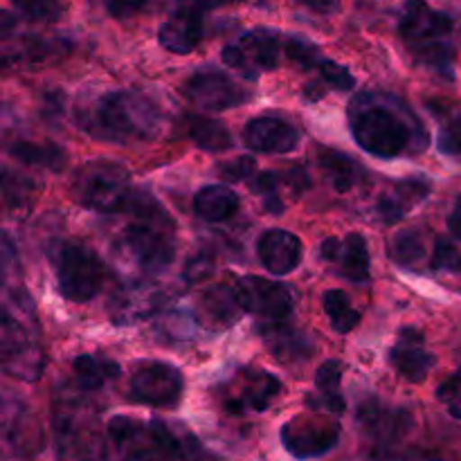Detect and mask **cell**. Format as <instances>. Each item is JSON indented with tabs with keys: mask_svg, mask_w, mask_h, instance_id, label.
Here are the masks:
<instances>
[{
	"mask_svg": "<svg viewBox=\"0 0 461 461\" xmlns=\"http://www.w3.org/2000/svg\"><path fill=\"white\" fill-rule=\"evenodd\" d=\"M318 162L324 169V174L329 176V180H331L333 189H336L338 194H347L349 189L356 187V183H358L360 167L356 165L349 156H345V153L324 149V151H320Z\"/></svg>",
	"mask_w": 461,
	"mask_h": 461,
	"instance_id": "obj_29",
	"label": "cell"
},
{
	"mask_svg": "<svg viewBox=\"0 0 461 461\" xmlns=\"http://www.w3.org/2000/svg\"><path fill=\"white\" fill-rule=\"evenodd\" d=\"M264 336L273 354L279 360H302L309 358L311 347L309 338L300 333L297 329L288 327L286 320H277V322H268L264 329Z\"/></svg>",
	"mask_w": 461,
	"mask_h": 461,
	"instance_id": "obj_25",
	"label": "cell"
},
{
	"mask_svg": "<svg viewBox=\"0 0 461 461\" xmlns=\"http://www.w3.org/2000/svg\"><path fill=\"white\" fill-rule=\"evenodd\" d=\"M338 264L342 266V275L354 284H363L369 279V250L363 234L349 232L342 239Z\"/></svg>",
	"mask_w": 461,
	"mask_h": 461,
	"instance_id": "obj_26",
	"label": "cell"
},
{
	"mask_svg": "<svg viewBox=\"0 0 461 461\" xmlns=\"http://www.w3.org/2000/svg\"><path fill=\"white\" fill-rule=\"evenodd\" d=\"M340 439V423L327 417H295L282 428L284 448L297 459L322 457L324 453L336 448Z\"/></svg>",
	"mask_w": 461,
	"mask_h": 461,
	"instance_id": "obj_12",
	"label": "cell"
},
{
	"mask_svg": "<svg viewBox=\"0 0 461 461\" xmlns=\"http://www.w3.org/2000/svg\"><path fill=\"white\" fill-rule=\"evenodd\" d=\"M194 210L207 223H223L232 219L239 210V196L228 187L212 185V187L201 189L194 198Z\"/></svg>",
	"mask_w": 461,
	"mask_h": 461,
	"instance_id": "obj_24",
	"label": "cell"
},
{
	"mask_svg": "<svg viewBox=\"0 0 461 461\" xmlns=\"http://www.w3.org/2000/svg\"><path fill=\"white\" fill-rule=\"evenodd\" d=\"M185 97L196 106L205 108V111H230L250 99L243 86H239L232 77H228L221 70H198L187 79L183 88Z\"/></svg>",
	"mask_w": 461,
	"mask_h": 461,
	"instance_id": "obj_13",
	"label": "cell"
},
{
	"mask_svg": "<svg viewBox=\"0 0 461 461\" xmlns=\"http://www.w3.org/2000/svg\"><path fill=\"white\" fill-rule=\"evenodd\" d=\"M243 144L255 153H291L300 144V133L277 117H257L243 129Z\"/></svg>",
	"mask_w": 461,
	"mask_h": 461,
	"instance_id": "obj_17",
	"label": "cell"
},
{
	"mask_svg": "<svg viewBox=\"0 0 461 461\" xmlns=\"http://www.w3.org/2000/svg\"><path fill=\"white\" fill-rule=\"evenodd\" d=\"M396 264L405 266H417L419 261L426 257V241H423V234L417 230H403V232L396 234L394 239V250H392Z\"/></svg>",
	"mask_w": 461,
	"mask_h": 461,
	"instance_id": "obj_33",
	"label": "cell"
},
{
	"mask_svg": "<svg viewBox=\"0 0 461 461\" xmlns=\"http://www.w3.org/2000/svg\"><path fill=\"white\" fill-rule=\"evenodd\" d=\"M255 189L266 203V210L273 212V214H282L284 203L279 201V176L273 174V171H264V174L257 176L255 180Z\"/></svg>",
	"mask_w": 461,
	"mask_h": 461,
	"instance_id": "obj_36",
	"label": "cell"
},
{
	"mask_svg": "<svg viewBox=\"0 0 461 461\" xmlns=\"http://www.w3.org/2000/svg\"><path fill=\"white\" fill-rule=\"evenodd\" d=\"M149 0H108V12L115 18H129L135 16L140 9L147 7Z\"/></svg>",
	"mask_w": 461,
	"mask_h": 461,
	"instance_id": "obj_44",
	"label": "cell"
},
{
	"mask_svg": "<svg viewBox=\"0 0 461 461\" xmlns=\"http://www.w3.org/2000/svg\"><path fill=\"white\" fill-rule=\"evenodd\" d=\"M77 376V385L84 392H95L104 385L106 381H113V378L120 376V367H117L113 360L95 358V356H79L72 363Z\"/></svg>",
	"mask_w": 461,
	"mask_h": 461,
	"instance_id": "obj_30",
	"label": "cell"
},
{
	"mask_svg": "<svg viewBox=\"0 0 461 461\" xmlns=\"http://www.w3.org/2000/svg\"><path fill=\"white\" fill-rule=\"evenodd\" d=\"M297 3H302L304 7L313 9L318 14H333L340 7V0H297Z\"/></svg>",
	"mask_w": 461,
	"mask_h": 461,
	"instance_id": "obj_45",
	"label": "cell"
},
{
	"mask_svg": "<svg viewBox=\"0 0 461 461\" xmlns=\"http://www.w3.org/2000/svg\"><path fill=\"white\" fill-rule=\"evenodd\" d=\"M432 268L444 273H461V252L450 241L439 239L432 255Z\"/></svg>",
	"mask_w": 461,
	"mask_h": 461,
	"instance_id": "obj_37",
	"label": "cell"
},
{
	"mask_svg": "<svg viewBox=\"0 0 461 461\" xmlns=\"http://www.w3.org/2000/svg\"><path fill=\"white\" fill-rule=\"evenodd\" d=\"M320 72H322V79L338 90H351L356 86L354 75L345 66H338L336 61L322 59L320 61Z\"/></svg>",
	"mask_w": 461,
	"mask_h": 461,
	"instance_id": "obj_39",
	"label": "cell"
},
{
	"mask_svg": "<svg viewBox=\"0 0 461 461\" xmlns=\"http://www.w3.org/2000/svg\"><path fill=\"white\" fill-rule=\"evenodd\" d=\"M286 52H288V59H291V61H295L297 66H302V68H313L315 63L320 66V61H322L318 54V48H313V45L306 43V41H300V39H288Z\"/></svg>",
	"mask_w": 461,
	"mask_h": 461,
	"instance_id": "obj_40",
	"label": "cell"
},
{
	"mask_svg": "<svg viewBox=\"0 0 461 461\" xmlns=\"http://www.w3.org/2000/svg\"><path fill=\"white\" fill-rule=\"evenodd\" d=\"M108 435L120 448L122 461H185L183 444L162 423L149 426L126 417H115L108 423Z\"/></svg>",
	"mask_w": 461,
	"mask_h": 461,
	"instance_id": "obj_7",
	"label": "cell"
},
{
	"mask_svg": "<svg viewBox=\"0 0 461 461\" xmlns=\"http://www.w3.org/2000/svg\"><path fill=\"white\" fill-rule=\"evenodd\" d=\"M399 34L419 66L446 79H453L455 48L450 43L453 34L450 16L437 12L423 0H408L401 9Z\"/></svg>",
	"mask_w": 461,
	"mask_h": 461,
	"instance_id": "obj_3",
	"label": "cell"
},
{
	"mask_svg": "<svg viewBox=\"0 0 461 461\" xmlns=\"http://www.w3.org/2000/svg\"><path fill=\"white\" fill-rule=\"evenodd\" d=\"M5 444L16 455H34L43 448V435H41L39 421L30 414V410L16 405L12 408L5 403Z\"/></svg>",
	"mask_w": 461,
	"mask_h": 461,
	"instance_id": "obj_23",
	"label": "cell"
},
{
	"mask_svg": "<svg viewBox=\"0 0 461 461\" xmlns=\"http://www.w3.org/2000/svg\"><path fill=\"white\" fill-rule=\"evenodd\" d=\"M50 261L57 275V286L66 300L86 304L102 293L106 268L102 259L79 243L59 241L50 248Z\"/></svg>",
	"mask_w": 461,
	"mask_h": 461,
	"instance_id": "obj_6",
	"label": "cell"
},
{
	"mask_svg": "<svg viewBox=\"0 0 461 461\" xmlns=\"http://www.w3.org/2000/svg\"><path fill=\"white\" fill-rule=\"evenodd\" d=\"M18 313H12L7 304L3 311V329H0V356H3V369L9 376L21 381L34 383L43 374V351L36 345L34 338L21 322V306L16 304Z\"/></svg>",
	"mask_w": 461,
	"mask_h": 461,
	"instance_id": "obj_9",
	"label": "cell"
},
{
	"mask_svg": "<svg viewBox=\"0 0 461 461\" xmlns=\"http://www.w3.org/2000/svg\"><path fill=\"white\" fill-rule=\"evenodd\" d=\"M358 423L369 439L376 441L378 446H390L408 435L412 428V417L405 410L387 408L381 401H367L358 408Z\"/></svg>",
	"mask_w": 461,
	"mask_h": 461,
	"instance_id": "obj_16",
	"label": "cell"
},
{
	"mask_svg": "<svg viewBox=\"0 0 461 461\" xmlns=\"http://www.w3.org/2000/svg\"><path fill=\"white\" fill-rule=\"evenodd\" d=\"M212 273H214V259H212L210 255L194 257V259H189L187 266H185V279H187L189 284L203 282V279L210 277Z\"/></svg>",
	"mask_w": 461,
	"mask_h": 461,
	"instance_id": "obj_43",
	"label": "cell"
},
{
	"mask_svg": "<svg viewBox=\"0 0 461 461\" xmlns=\"http://www.w3.org/2000/svg\"><path fill=\"white\" fill-rule=\"evenodd\" d=\"M340 246L342 241L340 239H327V241L322 243V257L327 261H338V255H340Z\"/></svg>",
	"mask_w": 461,
	"mask_h": 461,
	"instance_id": "obj_46",
	"label": "cell"
},
{
	"mask_svg": "<svg viewBox=\"0 0 461 461\" xmlns=\"http://www.w3.org/2000/svg\"><path fill=\"white\" fill-rule=\"evenodd\" d=\"M324 313L331 320V327L336 333H351L360 324V313L351 306L349 297L342 291H327L322 297Z\"/></svg>",
	"mask_w": 461,
	"mask_h": 461,
	"instance_id": "obj_32",
	"label": "cell"
},
{
	"mask_svg": "<svg viewBox=\"0 0 461 461\" xmlns=\"http://www.w3.org/2000/svg\"><path fill=\"white\" fill-rule=\"evenodd\" d=\"M340 381H342V365L338 360H327L320 365L318 374H315V387H318L320 403L313 408H324L333 414L345 412V399L340 394Z\"/></svg>",
	"mask_w": 461,
	"mask_h": 461,
	"instance_id": "obj_28",
	"label": "cell"
},
{
	"mask_svg": "<svg viewBox=\"0 0 461 461\" xmlns=\"http://www.w3.org/2000/svg\"><path fill=\"white\" fill-rule=\"evenodd\" d=\"M239 300L246 313L257 315L264 322H277L286 320L293 311V293L284 284L270 282V279L248 275L237 284Z\"/></svg>",
	"mask_w": 461,
	"mask_h": 461,
	"instance_id": "obj_14",
	"label": "cell"
},
{
	"mask_svg": "<svg viewBox=\"0 0 461 461\" xmlns=\"http://www.w3.org/2000/svg\"><path fill=\"white\" fill-rule=\"evenodd\" d=\"M437 399L446 403L448 412L455 419H461V367L446 383H441L437 390Z\"/></svg>",
	"mask_w": 461,
	"mask_h": 461,
	"instance_id": "obj_38",
	"label": "cell"
},
{
	"mask_svg": "<svg viewBox=\"0 0 461 461\" xmlns=\"http://www.w3.org/2000/svg\"><path fill=\"white\" fill-rule=\"evenodd\" d=\"M221 3H243V0H221Z\"/></svg>",
	"mask_w": 461,
	"mask_h": 461,
	"instance_id": "obj_48",
	"label": "cell"
},
{
	"mask_svg": "<svg viewBox=\"0 0 461 461\" xmlns=\"http://www.w3.org/2000/svg\"><path fill=\"white\" fill-rule=\"evenodd\" d=\"M16 12L34 23H54L61 16L59 0H12Z\"/></svg>",
	"mask_w": 461,
	"mask_h": 461,
	"instance_id": "obj_35",
	"label": "cell"
},
{
	"mask_svg": "<svg viewBox=\"0 0 461 461\" xmlns=\"http://www.w3.org/2000/svg\"><path fill=\"white\" fill-rule=\"evenodd\" d=\"M356 142L372 156L392 160L428 147V131L414 111L387 93H360L349 104Z\"/></svg>",
	"mask_w": 461,
	"mask_h": 461,
	"instance_id": "obj_1",
	"label": "cell"
},
{
	"mask_svg": "<svg viewBox=\"0 0 461 461\" xmlns=\"http://www.w3.org/2000/svg\"><path fill=\"white\" fill-rule=\"evenodd\" d=\"M448 228H450V232L455 234V237L461 239V196H457V201H455L453 214L448 216Z\"/></svg>",
	"mask_w": 461,
	"mask_h": 461,
	"instance_id": "obj_47",
	"label": "cell"
},
{
	"mask_svg": "<svg viewBox=\"0 0 461 461\" xmlns=\"http://www.w3.org/2000/svg\"><path fill=\"white\" fill-rule=\"evenodd\" d=\"M185 378L174 365L149 360L131 376V399L151 408H176L183 399Z\"/></svg>",
	"mask_w": 461,
	"mask_h": 461,
	"instance_id": "obj_11",
	"label": "cell"
},
{
	"mask_svg": "<svg viewBox=\"0 0 461 461\" xmlns=\"http://www.w3.org/2000/svg\"><path fill=\"white\" fill-rule=\"evenodd\" d=\"M72 189L81 205L102 212V214L124 212L131 192H133L129 183V171L108 160L86 162L77 171Z\"/></svg>",
	"mask_w": 461,
	"mask_h": 461,
	"instance_id": "obj_8",
	"label": "cell"
},
{
	"mask_svg": "<svg viewBox=\"0 0 461 461\" xmlns=\"http://www.w3.org/2000/svg\"><path fill=\"white\" fill-rule=\"evenodd\" d=\"M84 133L102 142H149L162 131L160 108L138 90H111L77 111Z\"/></svg>",
	"mask_w": 461,
	"mask_h": 461,
	"instance_id": "obj_2",
	"label": "cell"
},
{
	"mask_svg": "<svg viewBox=\"0 0 461 461\" xmlns=\"http://www.w3.org/2000/svg\"><path fill=\"white\" fill-rule=\"evenodd\" d=\"M390 363L410 383H421L426 381L428 372L435 367V356L426 349V340H423L421 331L401 329L399 340L390 351Z\"/></svg>",
	"mask_w": 461,
	"mask_h": 461,
	"instance_id": "obj_19",
	"label": "cell"
},
{
	"mask_svg": "<svg viewBox=\"0 0 461 461\" xmlns=\"http://www.w3.org/2000/svg\"><path fill=\"white\" fill-rule=\"evenodd\" d=\"M257 255L266 270L273 275H288L300 266L302 241L288 230H268L257 243Z\"/></svg>",
	"mask_w": 461,
	"mask_h": 461,
	"instance_id": "obj_20",
	"label": "cell"
},
{
	"mask_svg": "<svg viewBox=\"0 0 461 461\" xmlns=\"http://www.w3.org/2000/svg\"><path fill=\"white\" fill-rule=\"evenodd\" d=\"M187 131L189 138L203 149V151L223 153L234 147V138L228 131V126L221 124L216 120H207V117L189 115L187 117Z\"/></svg>",
	"mask_w": 461,
	"mask_h": 461,
	"instance_id": "obj_27",
	"label": "cell"
},
{
	"mask_svg": "<svg viewBox=\"0 0 461 461\" xmlns=\"http://www.w3.org/2000/svg\"><path fill=\"white\" fill-rule=\"evenodd\" d=\"M9 153L16 160L25 162V165L45 167V169L52 171H61L66 167V153L57 144H34L25 142V140H18V142H14L9 147Z\"/></svg>",
	"mask_w": 461,
	"mask_h": 461,
	"instance_id": "obj_31",
	"label": "cell"
},
{
	"mask_svg": "<svg viewBox=\"0 0 461 461\" xmlns=\"http://www.w3.org/2000/svg\"><path fill=\"white\" fill-rule=\"evenodd\" d=\"M279 52H282V45H279L277 32L257 27L239 36L223 50V61L234 68L243 79L255 81L264 72L279 66Z\"/></svg>",
	"mask_w": 461,
	"mask_h": 461,
	"instance_id": "obj_10",
	"label": "cell"
},
{
	"mask_svg": "<svg viewBox=\"0 0 461 461\" xmlns=\"http://www.w3.org/2000/svg\"><path fill=\"white\" fill-rule=\"evenodd\" d=\"M437 147L446 156L461 158V115L459 113H444L439 117V135Z\"/></svg>",
	"mask_w": 461,
	"mask_h": 461,
	"instance_id": "obj_34",
	"label": "cell"
},
{
	"mask_svg": "<svg viewBox=\"0 0 461 461\" xmlns=\"http://www.w3.org/2000/svg\"><path fill=\"white\" fill-rule=\"evenodd\" d=\"M246 313L239 300L237 286H212L201 300V320L212 331H223L232 324L239 322V318Z\"/></svg>",
	"mask_w": 461,
	"mask_h": 461,
	"instance_id": "obj_22",
	"label": "cell"
},
{
	"mask_svg": "<svg viewBox=\"0 0 461 461\" xmlns=\"http://www.w3.org/2000/svg\"><path fill=\"white\" fill-rule=\"evenodd\" d=\"M255 158L241 156L232 162H225V165L219 167L221 178L228 180V183H239V180H246L248 176L255 174Z\"/></svg>",
	"mask_w": 461,
	"mask_h": 461,
	"instance_id": "obj_41",
	"label": "cell"
},
{
	"mask_svg": "<svg viewBox=\"0 0 461 461\" xmlns=\"http://www.w3.org/2000/svg\"><path fill=\"white\" fill-rule=\"evenodd\" d=\"M203 39V14L196 7H183L171 14L158 32V41L174 54H189Z\"/></svg>",
	"mask_w": 461,
	"mask_h": 461,
	"instance_id": "obj_21",
	"label": "cell"
},
{
	"mask_svg": "<svg viewBox=\"0 0 461 461\" xmlns=\"http://www.w3.org/2000/svg\"><path fill=\"white\" fill-rule=\"evenodd\" d=\"M405 210H408V205L401 201V196L396 192L390 194V196H383L381 201H378V216H381L383 223L387 225H394L396 221L403 219Z\"/></svg>",
	"mask_w": 461,
	"mask_h": 461,
	"instance_id": "obj_42",
	"label": "cell"
},
{
	"mask_svg": "<svg viewBox=\"0 0 461 461\" xmlns=\"http://www.w3.org/2000/svg\"><path fill=\"white\" fill-rule=\"evenodd\" d=\"M282 392V383L268 372L261 369H252V372H243L241 381H239L237 390L230 392L228 405L230 412H264L275 396Z\"/></svg>",
	"mask_w": 461,
	"mask_h": 461,
	"instance_id": "obj_18",
	"label": "cell"
},
{
	"mask_svg": "<svg viewBox=\"0 0 461 461\" xmlns=\"http://www.w3.org/2000/svg\"><path fill=\"white\" fill-rule=\"evenodd\" d=\"M124 212L135 216L122 237L124 252L144 270H162L174 261V225L160 205L144 192H131Z\"/></svg>",
	"mask_w": 461,
	"mask_h": 461,
	"instance_id": "obj_4",
	"label": "cell"
},
{
	"mask_svg": "<svg viewBox=\"0 0 461 461\" xmlns=\"http://www.w3.org/2000/svg\"><path fill=\"white\" fill-rule=\"evenodd\" d=\"M165 302L167 293L160 286L149 282H133L122 286L113 295L108 313H111L113 324L126 327V324L142 322V320L156 315L165 306Z\"/></svg>",
	"mask_w": 461,
	"mask_h": 461,
	"instance_id": "obj_15",
	"label": "cell"
},
{
	"mask_svg": "<svg viewBox=\"0 0 461 461\" xmlns=\"http://www.w3.org/2000/svg\"><path fill=\"white\" fill-rule=\"evenodd\" d=\"M54 444L59 461H106V439L95 410L77 396H61L54 405Z\"/></svg>",
	"mask_w": 461,
	"mask_h": 461,
	"instance_id": "obj_5",
	"label": "cell"
}]
</instances>
